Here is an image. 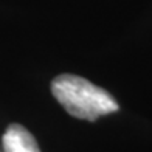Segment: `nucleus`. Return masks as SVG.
<instances>
[{"instance_id":"obj_1","label":"nucleus","mask_w":152,"mask_h":152,"mask_svg":"<svg viewBox=\"0 0 152 152\" xmlns=\"http://www.w3.org/2000/svg\"><path fill=\"white\" fill-rule=\"evenodd\" d=\"M51 93L67 113L79 120L96 121L99 116L120 110L118 102L109 92L70 73L59 75L53 79Z\"/></svg>"},{"instance_id":"obj_2","label":"nucleus","mask_w":152,"mask_h":152,"mask_svg":"<svg viewBox=\"0 0 152 152\" xmlns=\"http://www.w3.org/2000/svg\"><path fill=\"white\" fill-rule=\"evenodd\" d=\"M2 143L3 152H40L36 138L30 134V130L16 123L6 127Z\"/></svg>"}]
</instances>
